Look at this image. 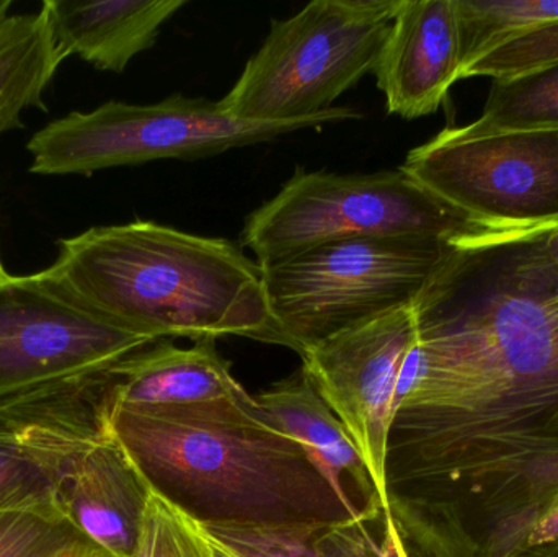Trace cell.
I'll return each instance as SVG.
<instances>
[{"mask_svg": "<svg viewBox=\"0 0 558 557\" xmlns=\"http://www.w3.org/2000/svg\"><path fill=\"white\" fill-rule=\"evenodd\" d=\"M547 228L454 242L420 294L397 386L389 494L518 557L558 502V267Z\"/></svg>", "mask_w": 558, "mask_h": 557, "instance_id": "1", "label": "cell"}, {"mask_svg": "<svg viewBox=\"0 0 558 557\" xmlns=\"http://www.w3.org/2000/svg\"><path fill=\"white\" fill-rule=\"evenodd\" d=\"M361 519L333 525L203 526L206 535L238 557H380Z\"/></svg>", "mask_w": 558, "mask_h": 557, "instance_id": "18", "label": "cell"}, {"mask_svg": "<svg viewBox=\"0 0 558 557\" xmlns=\"http://www.w3.org/2000/svg\"><path fill=\"white\" fill-rule=\"evenodd\" d=\"M402 169L481 225L558 226V130L472 137L446 128L410 150Z\"/></svg>", "mask_w": 558, "mask_h": 557, "instance_id": "8", "label": "cell"}, {"mask_svg": "<svg viewBox=\"0 0 558 557\" xmlns=\"http://www.w3.org/2000/svg\"><path fill=\"white\" fill-rule=\"evenodd\" d=\"M384 516L392 522L407 557H478L454 526L415 500L389 494Z\"/></svg>", "mask_w": 558, "mask_h": 557, "instance_id": "23", "label": "cell"}, {"mask_svg": "<svg viewBox=\"0 0 558 557\" xmlns=\"http://www.w3.org/2000/svg\"><path fill=\"white\" fill-rule=\"evenodd\" d=\"M403 0H314L274 20L221 107L235 120L322 124L360 120L335 100L373 72Z\"/></svg>", "mask_w": 558, "mask_h": 557, "instance_id": "4", "label": "cell"}, {"mask_svg": "<svg viewBox=\"0 0 558 557\" xmlns=\"http://www.w3.org/2000/svg\"><path fill=\"white\" fill-rule=\"evenodd\" d=\"M546 247L553 257L554 264L558 267V226L547 229Z\"/></svg>", "mask_w": 558, "mask_h": 557, "instance_id": "29", "label": "cell"}, {"mask_svg": "<svg viewBox=\"0 0 558 557\" xmlns=\"http://www.w3.org/2000/svg\"><path fill=\"white\" fill-rule=\"evenodd\" d=\"M117 362L0 396V438L33 451L58 481L71 461L114 438Z\"/></svg>", "mask_w": 558, "mask_h": 557, "instance_id": "11", "label": "cell"}, {"mask_svg": "<svg viewBox=\"0 0 558 557\" xmlns=\"http://www.w3.org/2000/svg\"><path fill=\"white\" fill-rule=\"evenodd\" d=\"M114 366L118 408L203 404L248 395L219 355L215 339L196 340L190 349L156 340Z\"/></svg>", "mask_w": 558, "mask_h": 557, "instance_id": "16", "label": "cell"}, {"mask_svg": "<svg viewBox=\"0 0 558 557\" xmlns=\"http://www.w3.org/2000/svg\"><path fill=\"white\" fill-rule=\"evenodd\" d=\"M130 557H218L203 526L153 493Z\"/></svg>", "mask_w": 558, "mask_h": 557, "instance_id": "22", "label": "cell"}, {"mask_svg": "<svg viewBox=\"0 0 558 557\" xmlns=\"http://www.w3.org/2000/svg\"><path fill=\"white\" fill-rule=\"evenodd\" d=\"M153 342L95 313L49 268L0 281V396L108 365Z\"/></svg>", "mask_w": 558, "mask_h": 557, "instance_id": "9", "label": "cell"}, {"mask_svg": "<svg viewBox=\"0 0 558 557\" xmlns=\"http://www.w3.org/2000/svg\"><path fill=\"white\" fill-rule=\"evenodd\" d=\"M7 277H9V274H7L5 268H3L2 261H0V281L5 280Z\"/></svg>", "mask_w": 558, "mask_h": 557, "instance_id": "32", "label": "cell"}, {"mask_svg": "<svg viewBox=\"0 0 558 557\" xmlns=\"http://www.w3.org/2000/svg\"><path fill=\"white\" fill-rule=\"evenodd\" d=\"M150 496L117 437L75 458L56 481L59 512L111 557L133 553Z\"/></svg>", "mask_w": 558, "mask_h": 557, "instance_id": "13", "label": "cell"}, {"mask_svg": "<svg viewBox=\"0 0 558 557\" xmlns=\"http://www.w3.org/2000/svg\"><path fill=\"white\" fill-rule=\"evenodd\" d=\"M420 185L402 167L376 173L298 169L245 219L242 245L260 265L348 239L423 235L456 242L488 231Z\"/></svg>", "mask_w": 558, "mask_h": 557, "instance_id": "6", "label": "cell"}, {"mask_svg": "<svg viewBox=\"0 0 558 557\" xmlns=\"http://www.w3.org/2000/svg\"><path fill=\"white\" fill-rule=\"evenodd\" d=\"M452 249L454 242L423 235L348 239L262 265L275 343L302 355L335 334L413 306Z\"/></svg>", "mask_w": 558, "mask_h": 557, "instance_id": "5", "label": "cell"}, {"mask_svg": "<svg viewBox=\"0 0 558 557\" xmlns=\"http://www.w3.org/2000/svg\"><path fill=\"white\" fill-rule=\"evenodd\" d=\"M307 128L235 120L219 101L175 94L157 104L107 101L92 111H72L36 131L26 150L32 173L92 175L153 160L205 159Z\"/></svg>", "mask_w": 558, "mask_h": 557, "instance_id": "7", "label": "cell"}, {"mask_svg": "<svg viewBox=\"0 0 558 557\" xmlns=\"http://www.w3.org/2000/svg\"><path fill=\"white\" fill-rule=\"evenodd\" d=\"M518 557H558V540L549 545L537 546L521 553Z\"/></svg>", "mask_w": 558, "mask_h": 557, "instance_id": "28", "label": "cell"}, {"mask_svg": "<svg viewBox=\"0 0 558 557\" xmlns=\"http://www.w3.org/2000/svg\"><path fill=\"white\" fill-rule=\"evenodd\" d=\"M373 74L390 114L435 113L461 74L454 0H403Z\"/></svg>", "mask_w": 558, "mask_h": 557, "instance_id": "12", "label": "cell"}, {"mask_svg": "<svg viewBox=\"0 0 558 557\" xmlns=\"http://www.w3.org/2000/svg\"><path fill=\"white\" fill-rule=\"evenodd\" d=\"M456 130L472 137L558 130V62L494 81L481 117Z\"/></svg>", "mask_w": 558, "mask_h": 557, "instance_id": "19", "label": "cell"}, {"mask_svg": "<svg viewBox=\"0 0 558 557\" xmlns=\"http://www.w3.org/2000/svg\"><path fill=\"white\" fill-rule=\"evenodd\" d=\"M454 10L461 74L492 49L558 23V0H454Z\"/></svg>", "mask_w": 558, "mask_h": 557, "instance_id": "20", "label": "cell"}, {"mask_svg": "<svg viewBox=\"0 0 558 557\" xmlns=\"http://www.w3.org/2000/svg\"><path fill=\"white\" fill-rule=\"evenodd\" d=\"M113 432L150 491L202 526L333 525L376 520L340 499L307 451L254 399L118 408Z\"/></svg>", "mask_w": 558, "mask_h": 557, "instance_id": "2", "label": "cell"}, {"mask_svg": "<svg viewBox=\"0 0 558 557\" xmlns=\"http://www.w3.org/2000/svg\"><path fill=\"white\" fill-rule=\"evenodd\" d=\"M12 5V0H0V25H2V23L12 15V13H10Z\"/></svg>", "mask_w": 558, "mask_h": 557, "instance_id": "30", "label": "cell"}, {"mask_svg": "<svg viewBox=\"0 0 558 557\" xmlns=\"http://www.w3.org/2000/svg\"><path fill=\"white\" fill-rule=\"evenodd\" d=\"M186 0H45L56 45L64 58L78 56L98 71L124 72L156 45L162 26Z\"/></svg>", "mask_w": 558, "mask_h": 557, "instance_id": "14", "label": "cell"}, {"mask_svg": "<svg viewBox=\"0 0 558 557\" xmlns=\"http://www.w3.org/2000/svg\"><path fill=\"white\" fill-rule=\"evenodd\" d=\"M58 245L49 270L128 332L154 342L239 336L275 343L264 270L235 242L137 219Z\"/></svg>", "mask_w": 558, "mask_h": 557, "instance_id": "3", "label": "cell"}, {"mask_svg": "<svg viewBox=\"0 0 558 557\" xmlns=\"http://www.w3.org/2000/svg\"><path fill=\"white\" fill-rule=\"evenodd\" d=\"M252 399L255 411L264 421L307 451L343 502L363 510L348 493L344 484V476H348L367 506L383 510L356 445L330 405L318 395L304 370L277 383L268 391L252 396Z\"/></svg>", "mask_w": 558, "mask_h": 557, "instance_id": "15", "label": "cell"}, {"mask_svg": "<svg viewBox=\"0 0 558 557\" xmlns=\"http://www.w3.org/2000/svg\"><path fill=\"white\" fill-rule=\"evenodd\" d=\"M0 557H111L58 507L0 513Z\"/></svg>", "mask_w": 558, "mask_h": 557, "instance_id": "21", "label": "cell"}, {"mask_svg": "<svg viewBox=\"0 0 558 557\" xmlns=\"http://www.w3.org/2000/svg\"><path fill=\"white\" fill-rule=\"evenodd\" d=\"M418 340L413 306L328 337L302 353V370L356 445L383 510L389 504L387 457L397 386Z\"/></svg>", "mask_w": 558, "mask_h": 557, "instance_id": "10", "label": "cell"}, {"mask_svg": "<svg viewBox=\"0 0 558 557\" xmlns=\"http://www.w3.org/2000/svg\"><path fill=\"white\" fill-rule=\"evenodd\" d=\"M56 507V476L33 451L0 438V513Z\"/></svg>", "mask_w": 558, "mask_h": 557, "instance_id": "24", "label": "cell"}, {"mask_svg": "<svg viewBox=\"0 0 558 557\" xmlns=\"http://www.w3.org/2000/svg\"><path fill=\"white\" fill-rule=\"evenodd\" d=\"M383 522L384 532L383 540H380V557H407L399 535H397L389 517L384 516Z\"/></svg>", "mask_w": 558, "mask_h": 557, "instance_id": "27", "label": "cell"}, {"mask_svg": "<svg viewBox=\"0 0 558 557\" xmlns=\"http://www.w3.org/2000/svg\"><path fill=\"white\" fill-rule=\"evenodd\" d=\"M209 540H211V538H209ZM211 542H213V540H211ZM213 545H215L216 555H218V557H238L235 555H232L231 552H228V549L222 548V546L218 545V543L213 542Z\"/></svg>", "mask_w": 558, "mask_h": 557, "instance_id": "31", "label": "cell"}, {"mask_svg": "<svg viewBox=\"0 0 558 557\" xmlns=\"http://www.w3.org/2000/svg\"><path fill=\"white\" fill-rule=\"evenodd\" d=\"M558 62V23L511 39L469 65L461 78L513 77L533 69Z\"/></svg>", "mask_w": 558, "mask_h": 557, "instance_id": "25", "label": "cell"}, {"mask_svg": "<svg viewBox=\"0 0 558 557\" xmlns=\"http://www.w3.org/2000/svg\"><path fill=\"white\" fill-rule=\"evenodd\" d=\"M558 540V502L550 507L539 522L534 525L533 532L527 536L526 548H537V546L549 545Z\"/></svg>", "mask_w": 558, "mask_h": 557, "instance_id": "26", "label": "cell"}, {"mask_svg": "<svg viewBox=\"0 0 558 557\" xmlns=\"http://www.w3.org/2000/svg\"><path fill=\"white\" fill-rule=\"evenodd\" d=\"M64 59L43 7L0 25V134L25 126L28 108L46 111L43 94Z\"/></svg>", "mask_w": 558, "mask_h": 557, "instance_id": "17", "label": "cell"}]
</instances>
